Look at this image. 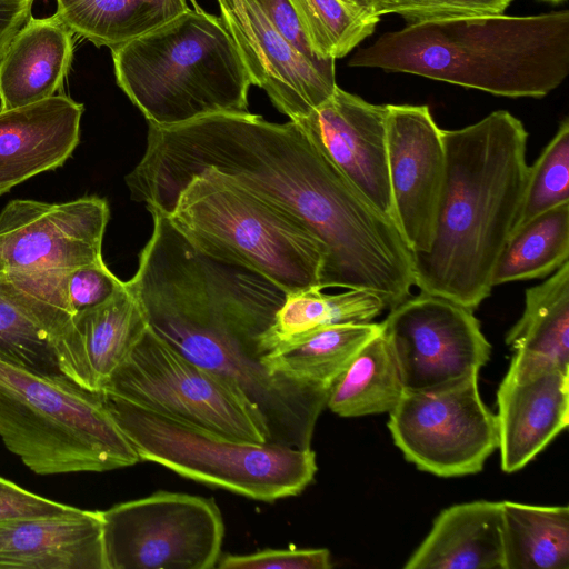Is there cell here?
Masks as SVG:
<instances>
[{
	"mask_svg": "<svg viewBox=\"0 0 569 569\" xmlns=\"http://www.w3.org/2000/svg\"><path fill=\"white\" fill-rule=\"evenodd\" d=\"M200 252L268 279L283 291L319 287L326 250L284 213L223 179H190L162 211Z\"/></svg>",
	"mask_w": 569,
	"mask_h": 569,
	"instance_id": "obj_7",
	"label": "cell"
},
{
	"mask_svg": "<svg viewBox=\"0 0 569 569\" xmlns=\"http://www.w3.org/2000/svg\"><path fill=\"white\" fill-rule=\"evenodd\" d=\"M0 569H107L101 511L0 520Z\"/></svg>",
	"mask_w": 569,
	"mask_h": 569,
	"instance_id": "obj_21",
	"label": "cell"
},
{
	"mask_svg": "<svg viewBox=\"0 0 569 569\" xmlns=\"http://www.w3.org/2000/svg\"><path fill=\"white\" fill-rule=\"evenodd\" d=\"M107 569H212L224 523L213 498L159 490L101 511Z\"/></svg>",
	"mask_w": 569,
	"mask_h": 569,
	"instance_id": "obj_10",
	"label": "cell"
},
{
	"mask_svg": "<svg viewBox=\"0 0 569 569\" xmlns=\"http://www.w3.org/2000/svg\"><path fill=\"white\" fill-rule=\"evenodd\" d=\"M569 203V120L563 119L532 166L512 231L557 206ZM511 231V232H512Z\"/></svg>",
	"mask_w": 569,
	"mask_h": 569,
	"instance_id": "obj_32",
	"label": "cell"
},
{
	"mask_svg": "<svg viewBox=\"0 0 569 569\" xmlns=\"http://www.w3.org/2000/svg\"><path fill=\"white\" fill-rule=\"evenodd\" d=\"M385 309L386 305L378 296L363 290L347 289L328 295L313 287L287 292L263 337L262 349L267 353L278 343L326 326L369 322Z\"/></svg>",
	"mask_w": 569,
	"mask_h": 569,
	"instance_id": "obj_29",
	"label": "cell"
},
{
	"mask_svg": "<svg viewBox=\"0 0 569 569\" xmlns=\"http://www.w3.org/2000/svg\"><path fill=\"white\" fill-rule=\"evenodd\" d=\"M503 569H569V508L501 501Z\"/></svg>",
	"mask_w": 569,
	"mask_h": 569,
	"instance_id": "obj_26",
	"label": "cell"
},
{
	"mask_svg": "<svg viewBox=\"0 0 569 569\" xmlns=\"http://www.w3.org/2000/svg\"><path fill=\"white\" fill-rule=\"evenodd\" d=\"M382 330V323L347 322L321 327L278 343L262 356L276 375L330 390L361 348Z\"/></svg>",
	"mask_w": 569,
	"mask_h": 569,
	"instance_id": "obj_25",
	"label": "cell"
},
{
	"mask_svg": "<svg viewBox=\"0 0 569 569\" xmlns=\"http://www.w3.org/2000/svg\"><path fill=\"white\" fill-rule=\"evenodd\" d=\"M382 333L397 361L405 390L432 389L479 373L491 346L473 310L421 292L390 309Z\"/></svg>",
	"mask_w": 569,
	"mask_h": 569,
	"instance_id": "obj_12",
	"label": "cell"
},
{
	"mask_svg": "<svg viewBox=\"0 0 569 569\" xmlns=\"http://www.w3.org/2000/svg\"><path fill=\"white\" fill-rule=\"evenodd\" d=\"M187 9V0H57L56 13L73 33L112 49Z\"/></svg>",
	"mask_w": 569,
	"mask_h": 569,
	"instance_id": "obj_27",
	"label": "cell"
},
{
	"mask_svg": "<svg viewBox=\"0 0 569 569\" xmlns=\"http://www.w3.org/2000/svg\"><path fill=\"white\" fill-rule=\"evenodd\" d=\"M148 327L139 301L124 281L107 301L76 312L54 339L60 371L78 386L101 392Z\"/></svg>",
	"mask_w": 569,
	"mask_h": 569,
	"instance_id": "obj_19",
	"label": "cell"
},
{
	"mask_svg": "<svg viewBox=\"0 0 569 569\" xmlns=\"http://www.w3.org/2000/svg\"><path fill=\"white\" fill-rule=\"evenodd\" d=\"M330 552L325 548L263 549L248 555L220 556L219 569H329Z\"/></svg>",
	"mask_w": 569,
	"mask_h": 569,
	"instance_id": "obj_34",
	"label": "cell"
},
{
	"mask_svg": "<svg viewBox=\"0 0 569 569\" xmlns=\"http://www.w3.org/2000/svg\"><path fill=\"white\" fill-rule=\"evenodd\" d=\"M72 33L57 13L30 17L0 59L1 111L56 96L71 64Z\"/></svg>",
	"mask_w": 569,
	"mask_h": 569,
	"instance_id": "obj_22",
	"label": "cell"
},
{
	"mask_svg": "<svg viewBox=\"0 0 569 569\" xmlns=\"http://www.w3.org/2000/svg\"><path fill=\"white\" fill-rule=\"evenodd\" d=\"M540 1H546V2L553 3V4H558V3L565 2L567 0H540Z\"/></svg>",
	"mask_w": 569,
	"mask_h": 569,
	"instance_id": "obj_41",
	"label": "cell"
},
{
	"mask_svg": "<svg viewBox=\"0 0 569 569\" xmlns=\"http://www.w3.org/2000/svg\"><path fill=\"white\" fill-rule=\"evenodd\" d=\"M272 28L309 60L323 63L312 50L289 0H253Z\"/></svg>",
	"mask_w": 569,
	"mask_h": 569,
	"instance_id": "obj_37",
	"label": "cell"
},
{
	"mask_svg": "<svg viewBox=\"0 0 569 569\" xmlns=\"http://www.w3.org/2000/svg\"><path fill=\"white\" fill-rule=\"evenodd\" d=\"M74 509L76 507L41 497L0 477V520L60 515Z\"/></svg>",
	"mask_w": 569,
	"mask_h": 569,
	"instance_id": "obj_36",
	"label": "cell"
},
{
	"mask_svg": "<svg viewBox=\"0 0 569 569\" xmlns=\"http://www.w3.org/2000/svg\"><path fill=\"white\" fill-rule=\"evenodd\" d=\"M217 1L252 84L263 89L281 113L297 121L333 93L335 60L316 63L306 58L272 28L253 0H243V11L231 0Z\"/></svg>",
	"mask_w": 569,
	"mask_h": 569,
	"instance_id": "obj_15",
	"label": "cell"
},
{
	"mask_svg": "<svg viewBox=\"0 0 569 569\" xmlns=\"http://www.w3.org/2000/svg\"><path fill=\"white\" fill-rule=\"evenodd\" d=\"M82 113L64 94L0 110V194L63 166L79 144Z\"/></svg>",
	"mask_w": 569,
	"mask_h": 569,
	"instance_id": "obj_20",
	"label": "cell"
},
{
	"mask_svg": "<svg viewBox=\"0 0 569 569\" xmlns=\"http://www.w3.org/2000/svg\"><path fill=\"white\" fill-rule=\"evenodd\" d=\"M210 173L298 222L326 250L319 287L371 292L391 309L413 286V253L296 121L214 113L149 123L146 151L127 174L130 197L164 211L193 177Z\"/></svg>",
	"mask_w": 569,
	"mask_h": 569,
	"instance_id": "obj_1",
	"label": "cell"
},
{
	"mask_svg": "<svg viewBox=\"0 0 569 569\" xmlns=\"http://www.w3.org/2000/svg\"><path fill=\"white\" fill-rule=\"evenodd\" d=\"M403 568L503 569L501 502L477 500L443 509Z\"/></svg>",
	"mask_w": 569,
	"mask_h": 569,
	"instance_id": "obj_23",
	"label": "cell"
},
{
	"mask_svg": "<svg viewBox=\"0 0 569 569\" xmlns=\"http://www.w3.org/2000/svg\"><path fill=\"white\" fill-rule=\"evenodd\" d=\"M501 468L527 466L569 423V371L509 367L497 391Z\"/></svg>",
	"mask_w": 569,
	"mask_h": 569,
	"instance_id": "obj_18",
	"label": "cell"
},
{
	"mask_svg": "<svg viewBox=\"0 0 569 569\" xmlns=\"http://www.w3.org/2000/svg\"><path fill=\"white\" fill-rule=\"evenodd\" d=\"M284 298L258 273L209 262L171 278L143 312L151 330L258 408L270 443L310 449L330 390L293 382L262 363L263 337Z\"/></svg>",
	"mask_w": 569,
	"mask_h": 569,
	"instance_id": "obj_2",
	"label": "cell"
},
{
	"mask_svg": "<svg viewBox=\"0 0 569 569\" xmlns=\"http://www.w3.org/2000/svg\"><path fill=\"white\" fill-rule=\"evenodd\" d=\"M348 66L411 73L508 98H542L569 74V10L411 23L358 50Z\"/></svg>",
	"mask_w": 569,
	"mask_h": 569,
	"instance_id": "obj_4",
	"label": "cell"
},
{
	"mask_svg": "<svg viewBox=\"0 0 569 569\" xmlns=\"http://www.w3.org/2000/svg\"><path fill=\"white\" fill-rule=\"evenodd\" d=\"M342 2L361 10L362 12L379 17L383 14V8L388 0H341Z\"/></svg>",
	"mask_w": 569,
	"mask_h": 569,
	"instance_id": "obj_39",
	"label": "cell"
},
{
	"mask_svg": "<svg viewBox=\"0 0 569 569\" xmlns=\"http://www.w3.org/2000/svg\"><path fill=\"white\" fill-rule=\"evenodd\" d=\"M118 86L148 123L248 111L251 77L221 18L187 9L111 49Z\"/></svg>",
	"mask_w": 569,
	"mask_h": 569,
	"instance_id": "obj_5",
	"label": "cell"
},
{
	"mask_svg": "<svg viewBox=\"0 0 569 569\" xmlns=\"http://www.w3.org/2000/svg\"><path fill=\"white\" fill-rule=\"evenodd\" d=\"M386 119L387 104L370 103L337 87L296 122L352 187L393 221Z\"/></svg>",
	"mask_w": 569,
	"mask_h": 569,
	"instance_id": "obj_16",
	"label": "cell"
},
{
	"mask_svg": "<svg viewBox=\"0 0 569 569\" xmlns=\"http://www.w3.org/2000/svg\"><path fill=\"white\" fill-rule=\"evenodd\" d=\"M106 199L10 201L0 212V271L71 270L102 261Z\"/></svg>",
	"mask_w": 569,
	"mask_h": 569,
	"instance_id": "obj_13",
	"label": "cell"
},
{
	"mask_svg": "<svg viewBox=\"0 0 569 569\" xmlns=\"http://www.w3.org/2000/svg\"><path fill=\"white\" fill-rule=\"evenodd\" d=\"M103 399L140 460L194 481L272 502L302 492L317 472L311 448L231 439L113 397Z\"/></svg>",
	"mask_w": 569,
	"mask_h": 569,
	"instance_id": "obj_8",
	"label": "cell"
},
{
	"mask_svg": "<svg viewBox=\"0 0 569 569\" xmlns=\"http://www.w3.org/2000/svg\"><path fill=\"white\" fill-rule=\"evenodd\" d=\"M33 0H0V59L31 17Z\"/></svg>",
	"mask_w": 569,
	"mask_h": 569,
	"instance_id": "obj_38",
	"label": "cell"
},
{
	"mask_svg": "<svg viewBox=\"0 0 569 569\" xmlns=\"http://www.w3.org/2000/svg\"><path fill=\"white\" fill-rule=\"evenodd\" d=\"M446 167L428 251L413 253V286L475 310L490 296L528 173V132L509 111L443 130Z\"/></svg>",
	"mask_w": 569,
	"mask_h": 569,
	"instance_id": "obj_3",
	"label": "cell"
},
{
	"mask_svg": "<svg viewBox=\"0 0 569 569\" xmlns=\"http://www.w3.org/2000/svg\"><path fill=\"white\" fill-rule=\"evenodd\" d=\"M393 221L412 253L428 251L446 167L442 129L428 106L387 104Z\"/></svg>",
	"mask_w": 569,
	"mask_h": 569,
	"instance_id": "obj_14",
	"label": "cell"
},
{
	"mask_svg": "<svg viewBox=\"0 0 569 569\" xmlns=\"http://www.w3.org/2000/svg\"><path fill=\"white\" fill-rule=\"evenodd\" d=\"M569 258V203L515 229L496 263L492 286L543 278Z\"/></svg>",
	"mask_w": 569,
	"mask_h": 569,
	"instance_id": "obj_30",
	"label": "cell"
},
{
	"mask_svg": "<svg viewBox=\"0 0 569 569\" xmlns=\"http://www.w3.org/2000/svg\"><path fill=\"white\" fill-rule=\"evenodd\" d=\"M512 0H388L383 14H400L408 24L482 14H501Z\"/></svg>",
	"mask_w": 569,
	"mask_h": 569,
	"instance_id": "obj_33",
	"label": "cell"
},
{
	"mask_svg": "<svg viewBox=\"0 0 569 569\" xmlns=\"http://www.w3.org/2000/svg\"><path fill=\"white\" fill-rule=\"evenodd\" d=\"M315 53L339 59L375 32L379 17L341 0H289Z\"/></svg>",
	"mask_w": 569,
	"mask_h": 569,
	"instance_id": "obj_31",
	"label": "cell"
},
{
	"mask_svg": "<svg viewBox=\"0 0 569 569\" xmlns=\"http://www.w3.org/2000/svg\"><path fill=\"white\" fill-rule=\"evenodd\" d=\"M101 392L223 437L270 442L263 417L238 388L186 358L149 327Z\"/></svg>",
	"mask_w": 569,
	"mask_h": 569,
	"instance_id": "obj_9",
	"label": "cell"
},
{
	"mask_svg": "<svg viewBox=\"0 0 569 569\" xmlns=\"http://www.w3.org/2000/svg\"><path fill=\"white\" fill-rule=\"evenodd\" d=\"M387 425L405 458L439 477L481 471L499 443L497 416L480 397L478 373L405 390Z\"/></svg>",
	"mask_w": 569,
	"mask_h": 569,
	"instance_id": "obj_11",
	"label": "cell"
},
{
	"mask_svg": "<svg viewBox=\"0 0 569 569\" xmlns=\"http://www.w3.org/2000/svg\"><path fill=\"white\" fill-rule=\"evenodd\" d=\"M0 438L41 476L102 472L140 461L102 392L1 359Z\"/></svg>",
	"mask_w": 569,
	"mask_h": 569,
	"instance_id": "obj_6",
	"label": "cell"
},
{
	"mask_svg": "<svg viewBox=\"0 0 569 569\" xmlns=\"http://www.w3.org/2000/svg\"><path fill=\"white\" fill-rule=\"evenodd\" d=\"M194 10L200 11L202 8L198 4L197 0H190ZM234 8L242 10L244 8L243 0H231Z\"/></svg>",
	"mask_w": 569,
	"mask_h": 569,
	"instance_id": "obj_40",
	"label": "cell"
},
{
	"mask_svg": "<svg viewBox=\"0 0 569 569\" xmlns=\"http://www.w3.org/2000/svg\"><path fill=\"white\" fill-rule=\"evenodd\" d=\"M403 391L397 361L381 330L333 382L327 407L346 418L389 413Z\"/></svg>",
	"mask_w": 569,
	"mask_h": 569,
	"instance_id": "obj_28",
	"label": "cell"
},
{
	"mask_svg": "<svg viewBox=\"0 0 569 569\" xmlns=\"http://www.w3.org/2000/svg\"><path fill=\"white\" fill-rule=\"evenodd\" d=\"M64 272L0 271L1 360L41 375H62L53 341L74 315Z\"/></svg>",
	"mask_w": 569,
	"mask_h": 569,
	"instance_id": "obj_17",
	"label": "cell"
},
{
	"mask_svg": "<svg viewBox=\"0 0 569 569\" xmlns=\"http://www.w3.org/2000/svg\"><path fill=\"white\" fill-rule=\"evenodd\" d=\"M510 365L569 371V261L525 293V308L506 336Z\"/></svg>",
	"mask_w": 569,
	"mask_h": 569,
	"instance_id": "obj_24",
	"label": "cell"
},
{
	"mask_svg": "<svg viewBox=\"0 0 569 569\" xmlns=\"http://www.w3.org/2000/svg\"><path fill=\"white\" fill-rule=\"evenodd\" d=\"M123 283L103 260L67 270L63 277L64 292L74 313L107 301Z\"/></svg>",
	"mask_w": 569,
	"mask_h": 569,
	"instance_id": "obj_35",
	"label": "cell"
}]
</instances>
